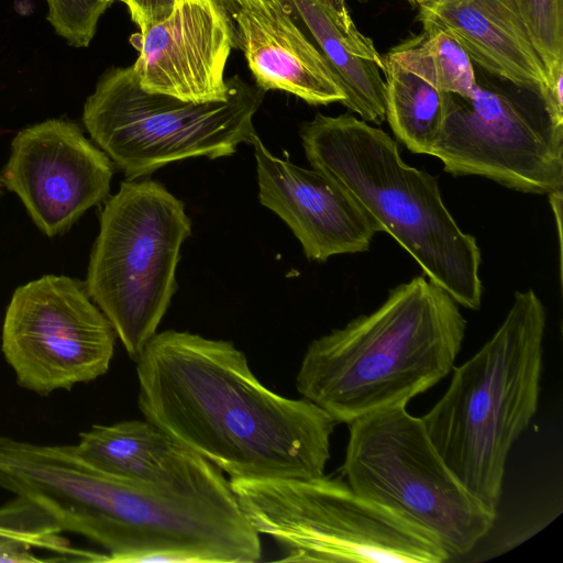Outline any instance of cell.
Returning <instances> with one entry per match:
<instances>
[{
    "mask_svg": "<svg viewBox=\"0 0 563 563\" xmlns=\"http://www.w3.org/2000/svg\"><path fill=\"white\" fill-rule=\"evenodd\" d=\"M135 362L144 419L230 478L324 475L335 421L265 387L231 342L166 330Z\"/></svg>",
    "mask_w": 563,
    "mask_h": 563,
    "instance_id": "obj_1",
    "label": "cell"
},
{
    "mask_svg": "<svg viewBox=\"0 0 563 563\" xmlns=\"http://www.w3.org/2000/svg\"><path fill=\"white\" fill-rule=\"evenodd\" d=\"M465 331L457 302L417 276L389 290L374 312L313 340L296 388L335 422L407 406L453 369Z\"/></svg>",
    "mask_w": 563,
    "mask_h": 563,
    "instance_id": "obj_2",
    "label": "cell"
},
{
    "mask_svg": "<svg viewBox=\"0 0 563 563\" xmlns=\"http://www.w3.org/2000/svg\"><path fill=\"white\" fill-rule=\"evenodd\" d=\"M311 167L342 188L456 302H482L481 250L442 200L434 176L407 165L383 130L350 113H317L300 128Z\"/></svg>",
    "mask_w": 563,
    "mask_h": 563,
    "instance_id": "obj_3",
    "label": "cell"
},
{
    "mask_svg": "<svg viewBox=\"0 0 563 563\" xmlns=\"http://www.w3.org/2000/svg\"><path fill=\"white\" fill-rule=\"evenodd\" d=\"M545 327L538 295L517 291L493 336L453 367L446 391L421 417L446 465L495 512L508 454L538 409Z\"/></svg>",
    "mask_w": 563,
    "mask_h": 563,
    "instance_id": "obj_4",
    "label": "cell"
},
{
    "mask_svg": "<svg viewBox=\"0 0 563 563\" xmlns=\"http://www.w3.org/2000/svg\"><path fill=\"white\" fill-rule=\"evenodd\" d=\"M245 518L287 562L442 563L451 556L427 530L356 494L346 482L230 478Z\"/></svg>",
    "mask_w": 563,
    "mask_h": 563,
    "instance_id": "obj_5",
    "label": "cell"
},
{
    "mask_svg": "<svg viewBox=\"0 0 563 563\" xmlns=\"http://www.w3.org/2000/svg\"><path fill=\"white\" fill-rule=\"evenodd\" d=\"M190 233L184 203L151 179L123 181L101 212L86 289L134 362L170 305Z\"/></svg>",
    "mask_w": 563,
    "mask_h": 563,
    "instance_id": "obj_6",
    "label": "cell"
},
{
    "mask_svg": "<svg viewBox=\"0 0 563 563\" xmlns=\"http://www.w3.org/2000/svg\"><path fill=\"white\" fill-rule=\"evenodd\" d=\"M229 85L224 100L197 103L148 92L132 66L117 67L99 79L82 121L130 180L189 157L230 156L257 134L253 118L266 91L238 75Z\"/></svg>",
    "mask_w": 563,
    "mask_h": 563,
    "instance_id": "obj_7",
    "label": "cell"
},
{
    "mask_svg": "<svg viewBox=\"0 0 563 563\" xmlns=\"http://www.w3.org/2000/svg\"><path fill=\"white\" fill-rule=\"evenodd\" d=\"M342 473L350 487L433 534L450 556L472 551L494 527L486 507L446 465L421 418L406 406L352 420Z\"/></svg>",
    "mask_w": 563,
    "mask_h": 563,
    "instance_id": "obj_8",
    "label": "cell"
},
{
    "mask_svg": "<svg viewBox=\"0 0 563 563\" xmlns=\"http://www.w3.org/2000/svg\"><path fill=\"white\" fill-rule=\"evenodd\" d=\"M431 156L454 176H482L527 194L563 187V122L542 97L477 82L466 97L450 93Z\"/></svg>",
    "mask_w": 563,
    "mask_h": 563,
    "instance_id": "obj_9",
    "label": "cell"
},
{
    "mask_svg": "<svg viewBox=\"0 0 563 563\" xmlns=\"http://www.w3.org/2000/svg\"><path fill=\"white\" fill-rule=\"evenodd\" d=\"M115 336L86 286L67 276L45 275L13 292L1 351L21 387L47 396L104 375Z\"/></svg>",
    "mask_w": 563,
    "mask_h": 563,
    "instance_id": "obj_10",
    "label": "cell"
},
{
    "mask_svg": "<svg viewBox=\"0 0 563 563\" xmlns=\"http://www.w3.org/2000/svg\"><path fill=\"white\" fill-rule=\"evenodd\" d=\"M112 175L109 156L76 124L53 119L15 135L2 179L35 224L54 236L108 197Z\"/></svg>",
    "mask_w": 563,
    "mask_h": 563,
    "instance_id": "obj_11",
    "label": "cell"
},
{
    "mask_svg": "<svg viewBox=\"0 0 563 563\" xmlns=\"http://www.w3.org/2000/svg\"><path fill=\"white\" fill-rule=\"evenodd\" d=\"M131 41L140 52L132 67L144 90L197 103L228 97L224 73L236 34L217 0H175L167 19Z\"/></svg>",
    "mask_w": 563,
    "mask_h": 563,
    "instance_id": "obj_12",
    "label": "cell"
},
{
    "mask_svg": "<svg viewBox=\"0 0 563 563\" xmlns=\"http://www.w3.org/2000/svg\"><path fill=\"white\" fill-rule=\"evenodd\" d=\"M251 145L260 202L290 228L308 260L368 251L377 230L342 188L313 168L274 156L257 134Z\"/></svg>",
    "mask_w": 563,
    "mask_h": 563,
    "instance_id": "obj_13",
    "label": "cell"
},
{
    "mask_svg": "<svg viewBox=\"0 0 563 563\" xmlns=\"http://www.w3.org/2000/svg\"><path fill=\"white\" fill-rule=\"evenodd\" d=\"M423 29L453 37L472 62L544 100L548 74L511 0H429Z\"/></svg>",
    "mask_w": 563,
    "mask_h": 563,
    "instance_id": "obj_14",
    "label": "cell"
},
{
    "mask_svg": "<svg viewBox=\"0 0 563 563\" xmlns=\"http://www.w3.org/2000/svg\"><path fill=\"white\" fill-rule=\"evenodd\" d=\"M232 20L236 45L257 87L289 92L313 106L345 99L334 71L297 26L289 5L276 11L243 10Z\"/></svg>",
    "mask_w": 563,
    "mask_h": 563,
    "instance_id": "obj_15",
    "label": "cell"
},
{
    "mask_svg": "<svg viewBox=\"0 0 563 563\" xmlns=\"http://www.w3.org/2000/svg\"><path fill=\"white\" fill-rule=\"evenodd\" d=\"M311 34L344 93L341 102L366 122L386 119L384 57L355 25L344 0H286Z\"/></svg>",
    "mask_w": 563,
    "mask_h": 563,
    "instance_id": "obj_16",
    "label": "cell"
},
{
    "mask_svg": "<svg viewBox=\"0 0 563 563\" xmlns=\"http://www.w3.org/2000/svg\"><path fill=\"white\" fill-rule=\"evenodd\" d=\"M76 445L103 472L141 484H179L217 468L146 419L91 426Z\"/></svg>",
    "mask_w": 563,
    "mask_h": 563,
    "instance_id": "obj_17",
    "label": "cell"
},
{
    "mask_svg": "<svg viewBox=\"0 0 563 563\" xmlns=\"http://www.w3.org/2000/svg\"><path fill=\"white\" fill-rule=\"evenodd\" d=\"M386 119L396 137L416 154L430 155L448 113L450 93L384 57Z\"/></svg>",
    "mask_w": 563,
    "mask_h": 563,
    "instance_id": "obj_18",
    "label": "cell"
},
{
    "mask_svg": "<svg viewBox=\"0 0 563 563\" xmlns=\"http://www.w3.org/2000/svg\"><path fill=\"white\" fill-rule=\"evenodd\" d=\"M386 57L443 92L466 97L477 84L466 52L440 30L423 29L394 46Z\"/></svg>",
    "mask_w": 563,
    "mask_h": 563,
    "instance_id": "obj_19",
    "label": "cell"
},
{
    "mask_svg": "<svg viewBox=\"0 0 563 563\" xmlns=\"http://www.w3.org/2000/svg\"><path fill=\"white\" fill-rule=\"evenodd\" d=\"M62 532L38 508L16 497L0 507V563L41 562L31 548L54 552L65 561L108 562L107 553L75 548Z\"/></svg>",
    "mask_w": 563,
    "mask_h": 563,
    "instance_id": "obj_20",
    "label": "cell"
},
{
    "mask_svg": "<svg viewBox=\"0 0 563 563\" xmlns=\"http://www.w3.org/2000/svg\"><path fill=\"white\" fill-rule=\"evenodd\" d=\"M547 74L563 64V0H511Z\"/></svg>",
    "mask_w": 563,
    "mask_h": 563,
    "instance_id": "obj_21",
    "label": "cell"
},
{
    "mask_svg": "<svg viewBox=\"0 0 563 563\" xmlns=\"http://www.w3.org/2000/svg\"><path fill=\"white\" fill-rule=\"evenodd\" d=\"M47 19L62 37L75 47L91 42L98 21L111 2L106 0H47Z\"/></svg>",
    "mask_w": 563,
    "mask_h": 563,
    "instance_id": "obj_22",
    "label": "cell"
},
{
    "mask_svg": "<svg viewBox=\"0 0 563 563\" xmlns=\"http://www.w3.org/2000/svg\"><path fill=\"white\" fill-rule=\"evenodd\" d=\"M129 8L131 19L145 31L154 24L167 19L175 4V0H122Z\"/></svg>",
    "mask_w": 563,
    "mask_h": 563,
    "instance_id": "obj_23",
    "label": "cell"
},
{
    "mask_svg": "<svg viewBox=\"0 0 563 563\" xmlns=\"http://www.w3.org/2000/svg\"><path fill=\"white\" fill-rule=\"evenodd\" d=\"M231 18L243 10L276 11L288 8L286 0H217Z\"/></svg>",
    "mask_w": 563,
    "mask_h": 563,
    "instance_id": "obj_24",
    "label": "cell"
},
{
    "mask_svg": "<svg viewBox=\"0 0 563 563\" xmlns=\"http://www.w3.org/2000/svg\"><path fill=\"white\" fill-rule=\"evenodd\" d=\"M550 197V203L554 211V218L556 220L558 235H559V249L560 258H562V229H561V216H562V188L548 194Z\"/></svg>",
    "mask_w": 563,
    "mask_h": 563,
    "instance_id": "obj_25",
    "label": "cell"
},
{
    "mask_svg": "<svg viewBox=\"0 0 563 563\" xmlns=\"http://www.w3.org/2000/svg\"><path fill=\"white\" fill-rule=\"evenodd\" d=\"M408 1L412 4L421 5L426 2H428L429 0H408Z\"/></svg>",
    "mask_w": 563,
    "mask_h": 563,
    "instance_id": "obj_26",
    "label": "cell"
},
{
    "mask_svg": "<svg viewBox=\"0 0 563 563\" xmlns=\"http://www.w3.org/2000/svg\"><path fill=\"white\" fill-rule=\"evenodd\" d=\"M106 1L113 2V1H115V0H106ZM119 1H122V0H119Z\"/></svg>",
    "mask_w": 563,
    "mask_h": 563,
    "instance_id": "obj_27",
    "label": "cell"
},
{
    "mask_svg": "<svg viewBox=\"0 0 563 563\" xmlns=\"http://www.w3.org/2000/svg\"><path fill=\"white\" fill-rule=\"evenodd\" d=\"M345 1V0H344ZM361 1V0H360Z\"/></svg>",
    "mask_w": 563,
    "mask_h": 563,
    "instance_id": "obj_28",
    "label": "cell"
}]
</instances>
